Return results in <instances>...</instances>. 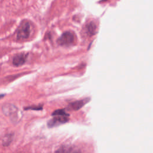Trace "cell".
<instances>
[{
    "instance_id": "obj_1",
    "label": "cell",
    "mask_w": 153,
    "mask_h": 153,
    "mask_svg": "<svg viewBox=\"0 0 153 153\" xmlns=\"http://www.w3.org/2000/svg\"><path fill=\"white\" fill-rule=\"evenodd\" d=\"M30 33V25L28 22H23L17 30V38L18 39H27Z\"/></svg>"
},
{
    "instance_id": "obj_8",
    "label": "cell",
    "mask_w": 153,
    "mask_h": 153,
    "mask_svg": "<svg viewBox=\"0 0 153 153\" xmlns=\"http://www.w3.org/2000/svg\"><path fill=\"white\" fill-rule=\"evenodd\" d=\"M96 29V26L95 24L93 22L88 23L87 26V33H88L93 34Z\"/></svg>"
},
{
    "instance_id": "obj_7",
    "label": "cell",
    "mask_w": 153,
    "mask_h": 153,
    "mask_svg": "<svg viewBox=\"0 0 153 153\" xmlns=\"http://www.w3.org/2000/svg\"><path fill=\"white\" fill-rule=\"evenodd\" d=\"M87 102H85L84 100H78L74 102H72L69 105V107L73 110H78L81 108Z\"/></svg>"
},
{
    "instance_id": "obj_2",
    "label": "cell",
    "mask_w": 153,
    "mask_h": 153,
    "mask_svg": "<svg viewBox=\"0 0 153 153\" xmlns=\"http://www.w3.org/2000/svg\"><path fill=\"white\" fill-rule=\"evenodd\" d=\"M2 110L4 115L10 117V118L14 120L17 117L19 109L17 108L11 103L4 104L2 107Z\"/></svg>"
},
{
    "instance_id": "obj_3",
    "label": "cell",
    "mask_w": 153,
    "mask_h": 153,
    "mask_svg": "<svg viewBox=\"0 0 153 153\" xmlns=\"http://www.w3.org/2000/svg\"><path fill=\"white\" fill-rule=\"evenodd\" d=\"M74 41V35L73 33L66 31L64 32L57 39V43L63 46H68L72 44Z\"/></svg>"
},
{
    "instance_id": "obj_6",
    "label": "cell",
    "mask_w": 153,
    "mask_h": 153,
    "mask_svg": "<svg viewBox=\"0 0 153 153\" xmlns=\"http://www.w3.org/2000/svg\"><path fill=\"white\" fill-rule=\"evenodd\" d=\"M27 55H28V53H21L16 54V56H14V57L13 59V65L16 66H19L23 65L27 59Z\"/></svg>"
},
{
    "instance_id": "obj_10",
    "label": "cell",
    "mask_w": 153,
    "mask_h": 153,
    "mask_svg": "<svg viewBox=\"0 0 153 153\" xmlns=\"http://www.w3.org/2000/svg\"><path fill=\"white\" fill-rule=\"evenodd\" d=\"M10 138H11L10 135L5 137V138H4V142H5V143H4L5 145L6 144V142H8V143H9V141L10 140Z\"/></svg>"
},
{
    "instance_id": "obj_9",
    "label": "cell",
    "mask_w": 153,
    "mask_h": 153,
    "mask_svg": "<svg viewBox=\"0 0 153 153\" xmlns=\"http://www.w3.org/2000/svg\"><path fill=\"white\" fill-rule=\"evenodd\" d=\"M42 109V105H32L31 106H28L26 108H25V110L27 109H31V110H35V111H41Z\"/></svg>"
},
{
    "instance_id": "obj_5",
    "label": "cell",
    "mask_w": 153,
    "mask_h": 153,
    "mask_svg": "<svg viewBox=\"0 0 153 153\" xmlns=\"http://www.w3.org/2000/svg\"><path fill=\"white\" fill-rule=\"evenodd\" d=\"M55 153H82L79 149L75 146L65 145L59 147Z\"/></svg>"
},
{
    "instance_id": "obj_4",
    "label": "cell",
    "mask_w": 153,
    "mask_h": 153,
    "mask_svg": "<svg viewBox=\"0 0 153 153\" xmlns=\"http://www.w3.org/2000/svg\"><path fill=\"white\" fill-rule=\"evenodd\" d=\"M69 115H56L53 116L54 118L51 119L48 123L47 125L50 127H53L59 124L65 123L68 121Z\"/></svg>"
}]
</instances>
